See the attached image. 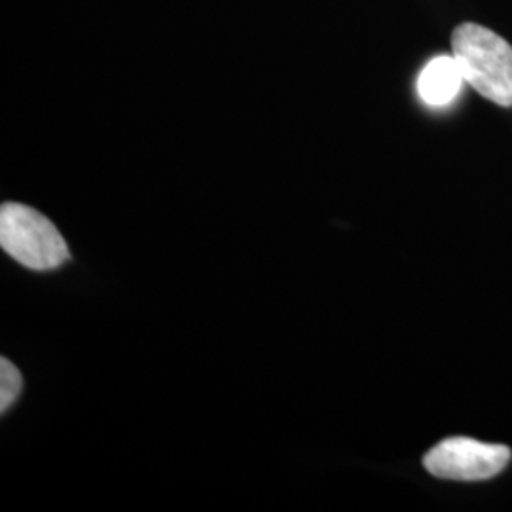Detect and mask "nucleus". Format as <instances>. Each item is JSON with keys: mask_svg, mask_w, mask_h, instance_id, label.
I'll return each mask as SVG.
<instances>
[{"mask_svg": "<svg viewBox=\"0 0 512 512\" xmlns=\"http://www.w3.org/2000/svg\"><path fill=\"white\" fill-rule=\"evenodd\" d=\"M465 78L456 57L440 55L425 65L418 78L421 101L429 107H446L461 92Z\"/></svg>", "mask_w": 512, "mask_h": 512, "instance_id": "nucleus-4", "label": "nucleus"}, {"mask_svg": "<svg viewBox=\"0 0 512 512\" xmlns=\"http://www.w3.org/2000/svg\"><path fill=\"white\" fill-rule=\"evenodd\" d=\"M23 389V378L18 368L8 361L6 357L0 359V410L6 412L12 404L16 403Z\"/></svg>", "mask_w": 512, "mask_h": 512, "instance_id": "nucleus-5", "label": "nucleus"}, {"mask_svg": "<svg viewBox=\"0 0 512 512\" xmlns=\"http://www.w3.org/2000/svg\"><path fill=\"white\" fill-rule=\"evenodd\" d=\"M0 245L31 270H54L69 258V247L54 222L21 203L2 205Z\"/></svg>", "mask_w": 512, "mask_h": 512, "instance_id": "nucleus-2", "label": "nucleus"}, {"mask_svg": "<svg viewBox=\"0 0 512 512\" xmlns=\"http://www.w3.org/2000/svg\"><path fill=\"white\" fill-rule=\"evenodd\" d=\"M511 461V450L503 444H486L467 437L442 440L425 459V469L446 480H488L499 475Z\"/></svg>", "mask_w": 512, "mask_h": 512, "instance_id": "nucleus-3", "label": "nucleus"}, {"mask_svg": "<svg viewBox=\"0 0 512 512\" xmlns=\"http://www.w3.org/2000/svg\"><path fill=\"white\" fill-rule=\"evenodd\" d=\"M452 52L471 88L499 107H512V46L505 38L461 23L452 35Z\"/></svg>", "mask_w": 512, "mask_h": 512, "instance_id": "nucleus-1", "label": "nucleus"}]
</instances>
